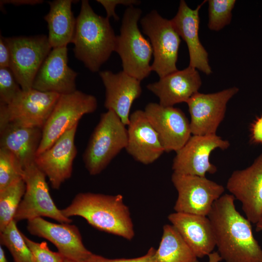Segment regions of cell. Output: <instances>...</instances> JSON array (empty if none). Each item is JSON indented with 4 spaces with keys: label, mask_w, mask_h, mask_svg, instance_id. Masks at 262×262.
I'll list each match as a JSON object with an SVG mask.
<instances>
[{
    "label": "cell",
    "mask_w": 262,
    "mask_h": 262,
    "mask_svg": "<svg viewBox=\"0 0 262 262\" xmlns=\"http://www.w3.org/2000/svg\"><path fill=\"white\" fill-rule=\"evenodd\" d=\"M231 194L221 196L208 215L216 246L225 262H262V249L255 239L251 222L236 209Z\"/></svg>",
    "instance_id": "cell-1"
},
{
    "label": "cell",
    "mask_w": 262,
    "mask_h": 262,
    "mask_svg": "<svg viewBox=\"0 0 262 262\" xmlns=\"http://www.w3.org/2000/svg\"><path fill=\"white\" fill-rule=\"evenodd\" d=\"M61 211L67 218L81 216L94 228L128 240L134 236L130 212L121 195L80 193Z\"/></svg>",
    "instance_id": "cell-2"
},
{
    "label": "cell",
    "mask_w": 262,
    "mask_h": 262,
    "mask_svg": "<svg viewBox=\"0 0 262 262\" xmlns=\"http://www.w3.org/2000/svg\"><path fill=\"white\" fill-rule=\"evenodd\" d=\"M116 36L109 18L95 13L88 0H82L72 41L75 57L91 72L98 71L115 51Z\"/></svg>",
    "instance_id": "cell-3"
},
{
    "label": "cell",
    "mask_w": 262,
    "mask_h": 262,
    "mask_svg": "<svg viewBox=\"0 0 262 262\" xmlns=\"http://www.w3.org/2000/svg\"><path fill=\"white\" fill-rule=\"evenodd\" d=\"M141 14L142 10L134 6L126 9L115 50L121 59L123 71L140 81L152 71L150 62L153 54L150 43L138 27Z\"/></svg>",
    "instance_id": "cell-4"
},
{
    "label": "cell",
    "mask_w": 262,
    "mask_h": 262,
    "mask_svg": "<svg viewBox=\"0 0 262 262\" xmlns=\"http://www.w3.org/2000/svg\"><path fill=\"white\" fill-rule=\"evenodd\" d=\"M127 129L113 111L102 114L83 155L85 166L91 175L100 174L124 148Z\"/></svg>",
    "instance_id": "cell-5"
},
{
    "label": "cell",
    "mask_w": 262,
    "mask_h": 262,
    "mask_svg": "<svg viewBox=\"0 0 262 262\" xmlns=\"http://www.w3.org/2000/svg\"><path fill=\"white\" fill-rule=\"evenodd\" d=\"M97 106L95 97L80 91L61 95L42 129V139L36 155L49 147L67 130L78 124L83 115L95 112Z\"/></svg>",
    "instance_id": "cell-6"
},
{
    "label": "cell",
    "mask_w": 262,
    "mask_h": 262,
    "mask_svg": "<svg viewBox=\"0 0 262 262\" xmlns=\"http://www.w3.org/2000/svg\"><path fill=\"white\" fill-rule=\"evenodd\" d=\"M140 24L152 48V71L160 78L177 71L176 64L180 39L171 20L164 18L153 10L142 18Z\"/></svg>",
    "instance_id": "cell-7"
},
{
    "label": "cell",
    "mask_w": 262,
    "mask_h": 262,
    "mask_svg": "<svg viewBox=\"0 0 262 262\" xmlns=\"http://www.w3.org/2000/svg\"><path fill=\"white\" fill-rule=\"evenodd\" d=\"M60 96L33 88L22 90L10 104L0 103V130L9 123L43 129Z\"/></svg>",
    "instance_id": "cell-8"
},
{
    "label": "cell",
    "mask_w": 262,
    "mask_h": 262,
    "mask_svg": "<svg viewBox=\"0 0 262 262\" xmlns=\"http://www.w3.org/2000/svg\"><path fill=\"white\" fill-rule=\"evenodd\" d=\"M46 176L34 163L23 170L22 178L26 189L14 216L16 222L47 217L60 223H70L52 199L46 180Z\"/></svg>",
    "instance_id": "cell-9"
},
{
    "label": "cell",
    "mask_w": 262,
    "mask_h": 262,
    "mask_svg": "<svg viewBox=\"0 0 262 262\" xmlns=\"http://www.w3.org/2000/svg\"><path fill=\"white\" fill-rule=\"evenodd\" d=\"M9 48V68L22 90L33 88L34 78L51 50L46 35L4 37Z\"/></svg>",
    "instance_id": "cell-10"
},
{
    "label": "cell",
    "mask_w": 262,
    "mask_h": 262,
    "mask_svg": "<svg viewBox=\"0 0 262 262\" xmlns=\"http://www.w3.org/2000/svg\"><path fill=\"white\" fill-rule=\"evenodd\" d=\"M171 180L178 192L176 212L207 216L225 190L222 185L206 177L173 172Z\"/></svg>",
    "instance_id": "cell-11"
},
{
    "label": "cell",
    "mask_w": 262,
    "mask_h": 262,
    "mask_svg": "<svg viewBox=\"0 0 262 262\" xmlns=\"http://www.w3.org/2000/svg\"><path fill=\"white\" fill-rule=\"evenodd\" d=\"M228 140L215 134L193 135L187 142L176 152L172 164L173 172L205 177L206 173L214 174L216 167L211 163L210 156L215 149H227Z\"/></svg>",
    "instance_id": "cell-12"
},
{
    "label": "cell",
    "mask_w": 262,
    "mask_h": 262,
    "mask_svg": "<svg viewBox=\"0 0 262 262\" xmlns=\"http://www.w3.org/2000/svg\"><path fill=\"white\" fill-rule=\"evenodd\" d=\"M238 91V88L233 87L211 94L198 92L190 98L186 103L192 134H215L225 117L227 103Z\"/></svg>",
    "instance_id": "cell-13"
},
{
    "label": "cell",
    "mask_w": 262,
    "mask_h": 262,
    "mask_svg": "<svg viewBox=\"0 0 262 262\" xmlns=\"http://www.w3.org/2000/svg\"><path fill=\"white\" fill-rule=\"evenodd\" d=\"M144 112L157 132L164 152H176L192 136L190 122L180 109L150 102Z\"/></svg>",
    "instance_id": "cell-14"
},
{
    "label": "cell",
    "mask_w": 262,
    "mask_h": 262,
    "mask_svg": "<svg viewBox=\"0 0 262 262\" xmlns=\"http://www.w3.org/2000/svg\"><path fill=\"white\" fill-rule=\"evenodd\" d=\"M227 189L242 205V210L251 223L262 217V153L248 167L233 172Z\"/></svg>",
    "instance_id": "cell-15"
},
{
    "label": "cell",
    "mask_w": 262,
    "mask_h": 262,
    "mask_svg": "<svg viewBox=\"0 0 262 262\" xmlns=\"http://www.w3.org/2000/svg\"><path fill=\"white\" fill-rule=\"evenodd\" d=\"M77 126L78 124L67 130L35 157L36 165L48 177L55 189H58L71 176L77 152L74 143Z\"/></svg>",
    "instance_id": "cell-16"
},
{
    "label": "cell",
    "mask_w": 262,
    "mask_h": 262,
    "mask_svg": "<svg viewBox=\"0 0 262 262\" xmlns=\"http://www.w3.org/2000/svg\"><path fill=\"white\" fill-rule=\"evenodd\" d=\"M27 229L32 235L52 243L65 258L84 262L93 254L84 246L78 228L69 223L56 224L42 217L28 220Z\"/></svg>",
    "instance_id": "cell-17"
},
{
    "label": "cell",
    "mask_w": 262,
    "mask_h": 262,
    "mask_svg": "<svg viewBox=\"0 0 262 262\" xmlns=\"http://www.w3.org/2000/svg\"><path fill=\"white\" fill-rule=\"evenodd\" d=\"M77 73L68 65L66 47L52 49L40 67L32 88L59 95L76 91Z\"/></svg>",
    "instance_id": "cell-18"
},
{
    "label": "cell",
    "mask_w": 262,
    "mask_h": 262,
    "mask_svg": "<svg viewBox=\"0 0 262 262\" xmlns=\"http://www.w3.org/2000/svg\"><path fill=\"white\" fill-rule=\"evenodd\" d=\"M125 149L136 161L149 164L164 152L159 136L144 111L137 110L130 116Z\"/></svg>",
    "instance_id": "cell-19"
},
{
    "label": "cell",
    "mask_w": 262,
    "mask_h": 262,
    "mask_svg": "<svg viewBox=\"0 0 262 262\" xmlns=\"http://www.w3.org/2000/svg\"><path fill=\"white\" fill-rule=\"evenodd\" d=\"M99 75L105 88V107L114 111L127 126L132 104L142 93L141 81L123 70L117 73L102 71Z\"/></svg>",
    "instance_id": "cell-20"
},
{
    "label": "cell",
    "mask_w": 262,
    "mask_h": 262,
    "mask_svg": "<svg viewBox=\"0 0 262 262\" xmlns=\"http://www.w3.org/2000/svg\"><path fill=\"white\" fill-rule=\"evenodd\" d=\"M204 2L192 9L184 0H180L178 12L171 21L179 35L187 45L189 66L208 75L212 72L209 63L208 54L200 42L198 36L199 12Z\"/></svg>",
    "instance_id": "cell-21"
},
{
    "label": "cell",
    "mask_w": 262,
    "mask_h": 262,
    "mask_svg": "<svg viewBox=\"0 0 262 262\" xmlns=\"http://www.w3.org/2000/svg\"><path fill=\"white\" fill-rule=\"evenodd\" d=\"M201 84L197 70L188 66L160 78L158 82L149 83L147 88L159 98L160 105L169 107L186 102L198 92Z\"/></svg>",
    "instance_id": "cell-22"
},
{
    "label": "cell",
    "mask_w": 262,
    "mask_h": 262,
    "mask_svg": "<svg viewBox=\"0 0 262 262\" xmlns=\"http://www.w3.org/2000/svg\"><path fill=\"white\" fill-rule=\"evenodd\" d=\"M168 219L197 258L213 252L215 240L208 216L175 212L170 213Z\"/></svg>",
    "instance_id": "cell-23"
},
{
    "label": "cell",
    "mask_w": 262,
    "mask_h": 262,
    "mask_svg": "<svg viewBox=\"0 0 262 262\" xmlns=\"http://www.w3.org/2000/svg\"><path fill=\"white\" fill-rule=\"evenodd\" d=\"M0 148L10 152L23 169L35 163L42 129L9 123L0 130Z\"/></svg>",
    "instance_id": "cell-24"
},
{
    "label": "cell",
    "mask_w": 262,
    "mask_h": 262,
    "mask_svg": "<svg viewBox=\"0 0 262 262\" xmlns=\"http://www.w3.org/2000/svg\"><path fill=\"white\" fill-rule=\"evenodd\" d=\"M71 0L49 1L50 9L44 18L48 23V40L52 49L65 47L72 43L76 23Z\"/></svg>",
    "instance_id": "cell-25"
},
{
    "label": "cell",
    "mask_w": 262,
    "mask_h": 262,
    "mask_svg": "<svg viewBox=\"0 0 262 262\" xmlns=\"http://www.w3.org/2000/svg\"><path fill=\"white\" fill-rule=\"evenodd\" d=\"M156 258V262H198L192 249L176 229L169 224L163 227Z\"/></svg>",
    "instance_id": "cell-26"
},
{
    "label": "cell",
    "mask_w": 262,
    "mask_h": 262,
    "mask_svg": "<svg viewBox=\"0 0 262 262\" xmlns=\"http://www.w3.org/2000/svg\"><path fill=\"white\" fill-rule=\"evenodd\" d=\"M25 189L22 179L0 191V232L14 220Z\"/></svg>",
    "instance_id": "cell-27"
},
{
    "label": "cell",
    "mask_w": 262,
    "mask_h": 262,
    "mask_svg": "<svg viewBox=\"0 0 262 262\" xmlns=\"http://www.w3.org/2000/svg\"><path fill=\"white\" fill-rule=\"evenodd\" d=\"M13 220L0 233L1 245L4 246L11 253L14 262H34L32 253Z\"/></svg>",
    "instance_id": "cell-28"
},
{
    "label": "cell",
    "mask_w": 262,
    "mask_h": 262,
    "mask_svg": "<svg viewBox=\"0 0 262 262\" xmlns=\"http://www.w3.org/2000/svg\"><path fill=\"white\" fill-rule=\"evenodd\" d=\"M208 2L209 29L212 31H218L229 24L236 0H210Z\"/></svg>",
    "instance_id": "cell-29"
},
{
    "label": "cell",
    "mask_w": 262,
    "mask_h": 262,
    "mask_svg": "<svg viewBox=\"0 0 262 262\" xmlns=\"http://www.w3.org/2000/svg\"><path fill=\"white\" fill-rule=\"evenodd\" d=\"M23 169L9 151L0 148V191L22 179Z\"/></svg>",
    "instance_id": "cell-30"
},
{
    "label": "cell",
    "mask_w": 262,
    "mask_h": 262,
    "mask_svg": "<svg viewBox=\"0 0 262 262\" xmlns=\"http://www.w3.org/2000/svg\"><path fill=\"white\" fill-rule=\"evenodd\" d=\"M22 89L9 67H0V103L8 105Z\"/></svg>",
    "instance_id": "cell-31"
},
{
    "label": "cell",
    "mask_w": 262,
    "mask_h": 262,
    "mask_svg": "<svg viewBox=\"0 0 262 262\" xmlns=\"http://www.w3.org/2000/svg\"><path fill=\"white\" fill-rule=\"evenodd\" d=\"M22 235L32 253L34 262H63L65 259L59 252L50 250L46 242L36 243L22 233Z\"/></svg>",
    "instance_id": "cell-32"
},
{
    "label": "cell",
    "mask_w": 262,
    "mask_h": 262,
    "mask_svg": "<svg viewBox=\"0 0 262 262\" xmlns=\"http://www.w3.org/2000/svg\"><path fill=\"white\" fill-rule=\"evenodd\" d=\"M156 249L150 247L145 255L140 257L114 259L106 258L93 253L84 262H156Z\"/></svg>",
    "instance_id": "cell-33"
},
{
    "label": "cell",
    "mask_w": 262,
    "mask_h": 262,
    "mask_svg": "<svg viewBox=\"0 0 262 262\" xmlns=\"http://www.w3.org/2000/svg\"><path fill=\"white\" fill-rule=\"evenodd\" d=\"M97 1L105 9L107 18L113 17L116 21L119 19V17L115 12L117 5L121 4L130 7L141 3L140 1L136 0H97Z\"/></svg>",
    "instance_id": "cell-34"
},
{
    "label": "cell",
    "mask_w": 262,
    "mask_h": 262,
    "mask_svg": "<svg viewBox=\"0 0 262 262\" xmlns=\"http://www.w3.org/2000/svg\"><path fill=\"white\" fill-rule=\"evenodd\" d=\"M11 53L4 37H0V67H9Z\"/></svg>",
    "instance_id": "cell-35"
},
{
    "label": "cell",
    "mask_w": 262,
    "mask_h": 262,
    "mask_svg": "<svg viewBox=\"0 0 262 262\" xmlns=\"http://www.w3.org/2000/svg\"><path fill=\"white\" fill-rule=\"evenodd\" d=\"M251 139L255 143H262V116L252 124Z\"/></svg>",
    "instance_id": "cell-36"
},
{
    "label": "cell",
    "mask_w": 262,
    "mask_h": 262,
    "mask_svg": "<svg viewBox=\"0 0 262 262\" xmlns=\"http://www.w3.org/2000/svg\"><path fill=\"white\" fill-rule=\"evenodd\" d=\"M42 0H1L0 1V6L4 4H12L15 6H20L22 5H34L42 3Z\"/></svg>",
    "instance_id": "cell-37"
},
{
    "label": "cell",
    "mask_w": 262,
    "mask_h": 262,
    "mask_svg": "<svg viewBox=\"0 0 262 262\" xmlns=\"http://www.w3.org/2000/svg\"><path fill=\"white\" fill-rule=\"evenodd\" d=\"M208 256V262H220L222 260L218 252H213Z\"/></svg>",
    "instance_id": "cell-38"
},
{
    "label": "cell",
    "mask_w": 262,
    "mask_h": 262,
    "mask_svg": "<svg viewBox=\"0 0 262 262\" xmlns=\"http://www.w3.org/2000/svg\"><path fill=\"white\" fill-rule=\"evenodd\" d=\"M0 262H7L5 255L1 246H0Z\"/></svg>",
    "instance_id": "cell-39"
},
{
    "label": "cell",
    "mask_w": 262,
    "mask_h": 262,
    "mask_svg": "<svg viewBox=\"0 0 262 262\" xmlns=\"http://www.w3.org/2000/svg\"><path fill=\"white\" fill-rule=\"evenodd\" d=\"M256 224V230L257 231H262V217Z\"/></svg>",
    "instance_id": "cell-40"
},
{
    "label": "cell",
    "mask_w": 262,
    "mask_h": 262,
    "mask_svg": "<svg viewBox=\"0 0 262 262\" xmlns=\"http://www.w3.org/2000/svg\"><path fill=\"white\" fill-rule=\"evenodd\" d=\"M63 262H77L70 260V259L65 258Z\"/></svg>",
    "instance_id": "cell-41"
}]
</instances>
